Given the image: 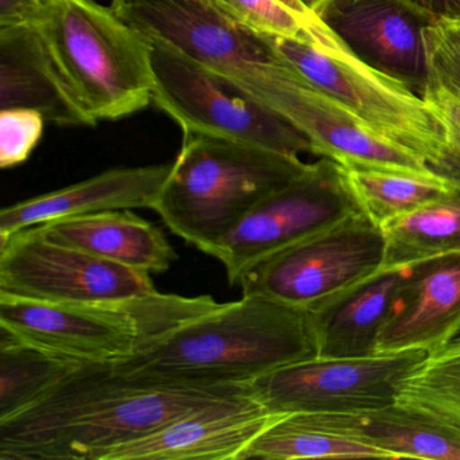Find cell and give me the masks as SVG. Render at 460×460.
Wrapping results in <instances>:
<instances>
[{"instance_id": "8fae6325", "label": "cell", "mask_w": 460, "mask_h": 460, "mask_svg": "<svg viewBox=\"0 0 460 460\" xmlns=\"http://www.w3.org/2000/svg\"><path fill=\"white\" fill-rule=\"evenodd\" d=\"M155 292L149 271L56 243L33 227L0 236L2 295L45 303H90Z\"/></svg>"}, {"instance_id": "603a6c76", "label": "cell", "mask_w": 460, "mask_h": 460, "mask_svg": "<svg viewBox=\"0 0 460 460\" xmlns=\"http://www.w3.org/2000/svg\"><path fill=\"white\" fill-rule=\"evenodd\" d=\"M79 365L0 330V420L31 405Z\"/></svg>"}, {"instance_id": "d6a6232c", "label": "cell", "mask_w": 460, "mask_h": 460, "mask_svg": "<svg viewBox=\"0 0 460 460\" xmlns=\"http://www.w3.org/2000/svg\"><path fill=\"white\" fill-rule=\"evenodd\" d=\"M312 13H316V10L324 4L325 0H301Z\"/></svg>"}, {"instance_id": "ba28073f", "label": "cell", "mask_w": 460, "mask_h": 460, "mask_svg": "<svg viewBox=\"0 0 460 460\" xmlns=\"http://www.w3.org/2000/svg\"><path fill=\"white\" fill-rule=\"evenodd\" d=\"M381 226L359 212L247 270L242 296L319 312L384 270Z\"/></svg>"}, {"instance_id": "9a60e30c", "label": "cell", "mask_w": 460, "mask_h": 460, "mask_svg": "<svg viewBox=\"0 0 460 460\" xmlns=\"http://www.w3.org/2000/svg\"><path fill=\"white\" fill-rule=\"evenodd\" d=\"M171 171L172 164L110 169L77 184L20 201L0 212V236L61 217L153 208Z\"/></svg>"}, {"instance_id": "ac0fdd59", "label": "cell", "mask_w": 460, "mask_h": 460, "mask_svg": "<svg viewBox=\"0 0 460 460\" xmlns=\"http://www.w3.org/2000/svg\"><path fill=\"white\" fill-rule=\"evenodd\" d=\"M409 266H387L373 279L314 314L317 357L355 358L376 354L393 293Z\"/></svg>"}, {"instance_id": "4dcf8cb0", "label": "cell", "mask_w": 460, "mask_h": 460, "mask_svg": "<svg viewBox=\"0 0 460 460\" xmlns=\"http://www.w3.org/2000/svg\"><path fill=\"white\" fill-rule=\"evenodd\" d=\"M279 4H284L288 9L292 10L295 14H297L298 17L305 20L306 22L314 23L317 22L319 17H317L314 13H312L305 4L301 2V0H279Z\"/></svg>"}, {"instance_id": "d6986e66", "label": "cell", "mask_w": 460, "mask_h": 460, "mask_svg": "<svg viewBox=\"0 0 460 460\" xmlns=\"http://www.w3.org/2000/svg\"><path fill=\"white\" fill-rule=\"evenodd\" d=\"M333 430L386 452L390 459L460 460V444L393 405L357 413H317Z\"/></svg>"}, {"instance_id": "f1b7e54d", "label": "cell", "mask_w": 460, "mask_h": 460, "mask_svg": "<svg viewBox=\"0 0 460 460\" xmlns=\"http://www.w3.org/2000/svg\"><path fill=\"white\" fill-rule=\"evenodd\" d=\"M45 4L47 0H0V28L33 25Z\"/></svg>"}, {"instance_id": "52a82bcc", "label": "cell", "mask_w": 460, "mask_h": 460, "mask_svg": "<svg viewBox=\"0 0 460 460\" xmlns=\"http://www.w3.org/2000/svg\"><path fill=\"white\" fill-rule=\"evenodd\" d=\"M150 42L152 103L182 133L231 139L296 157L312 153L309 139L289 120L174 48Z\"/></svg>"}, {"instance_id": "484cf974", "label": "cell", "mask_w": 460, "mask_h": 460, "mask_svg": "<svg viewBox=\"0 0 460 460\" xmlns=\"http://www.w3.org/2000/svg\"><path fill=\"white\" fill-rule=\"evenodd\" d=\"M44 115L31 109L0 111V168L21 165L31 157L44 136Z\"/></svg>"}, {"instance_id": "277c9868", "label": "cell", "mask_w": 460, "mask_h": 460, "mask_svg": "<svg viewBox=\"0 0 460 460\" xmlns=\"http://www.w3.org/2000/svg\"><path fill=\"white\" fill-rule=\"evenodd\" d=\"M75 95L98 125L152 103V42L96 0H47L33 23Z\"/></svg>"}, {"instance_id": "7a4b0ae2", "label": "cell", "mask_w": 460, "mask_h": 460, "mask_svg": "<svg viewBox=\"0 0 460 460\" xmlns=\"http://www.w3.org/2000/svg\"><path fill=\"white\" fill-rule=\"evenodd\" d=\"M317 351L314 314L258 296L219 304L138 354L109 362L128 376L206 385H249Z\"/></svg>"}, {"instance_id": "e0dca14e", "label": "cell", "mask_w": 460, "mask_h": 460, "mask_svg": "<svg viewBox=\"0 0 460 460\" xmlns=\"http://www.w3.org/2000/svg\"><path fill=\"white\" fill-rule=\"evenodd\" d=\"M33 228L56 243L150 274L164 273L177 260L165 234L130 209L61 217Z\"/></svg>"}, {"instance_id": "f546056e", "label": "cell", "mask_w": 460, "mask_h": 460, "mask_svg": "<svg viewBox=\"0 0 460 460\" xmlns=\"http://www.w3.org/2000/svg\"><path fill=\"white\" fill-rule=\"evenodd\" d=\"M438 23H460V0H411Z\"/></svg>"}, {"instance_id": "7402d4cb", "label": "cell", "mask_w": 460, "mask_h": 460, "mask_svg": "<svg viewBox=\"0 0 460 460\" xmlns=\"http://www.w3.org/2000/svg\"><path fill=\"white\" fill-rule=\"evenodd\" d=\"M387 266H411L460 250V192L381 226Z\"/></svg>"}, {"instance_id": "6da1fadb", "label": "cell", "mask_w": 460, "mask_h": 460, "mask_svg": "<svg viewBox=\"0 0 460 460\" xmlns=\"http://www.w3.org/2000/svg\"><path fill=\"white\" fill-rule=\"evenodd\" d=\"M249 385H206L128 376L111 363H82L41 397L0 420V460H102Z\"/></svg>"}, {"instance_id": "9c48e42d", "label": "cell", "mask_w": 460, "mask_h": 460, "mask_svg": "<svg viewBox=\"0 0 460 460\" xmlns=\"http://www.w3.org/2000/svg\"><path fill=\"white\" fill-rule=\"evenodd\" d=\"M430 357L425 349L322 358L282 366L250 382L270 413H357L397 403L406 379Z\"/></svg>"}, {"instance_id": "5bb4252c", "label": "cell", "mask_w": 460, "mask_h": 460, "mask_svg": "<svg viewBox=\"0 0 460 460\" xmlns=\"http://www.w3.org/2000/svg\"><path fill=\"white\" fill-rule=\"evenodd\" d=\"M460 328V250L411 265L395 288L376 352L425 349L436 354Z\"/></svg>"}, {"instance_id": "ffe728a7", "label": "cell", "mask_w": 460, "mask_h": 460, "mask_svg": "<svg viewBox=\"0 0 460 460\" xmlns=\"http://www.w3.org/2000/svg\"><path fill=\"white\" fill-rule=\"evenodd\" d=\"M390 459L386 452L328 427L317 413L274 417L239 460Z\"/></svg>"}, {"instance_id": "4316f807", "label": "cell", "mask_w": 460, "mask_h": 460, "mask_svg": "<svg viewBox=\"0 0 460 460\" xmlns=\"http://www.w3.org/2000/svg\"><path fill=\"white\" fill-rule=\"evenodd\" d=\"M429 76L460 99V23H436L425 31Z\"/></svg>"}, {"instance_id": "1f68e13d", "label": "cell", "mask_w": 460, "mask_h": 460, "mask_svg": "<svg viewBox=\"0 0 460 460\" xmlns=\"http://www.w3.org/2000/svg\"><path fill=\"white\" fill-rule=\"evenodd\" d=\"M457 349H460V328L444 341V343L441 344L440 349H438L436 354H441V352L447 351H457Z\"/></svg>"}, {"instance_id": "8992f818", "label": "cell", "mask_w": 460, "mask_h": 460, "mask_svg": "<svg viewBox=\"0 0 460 460\" xmlns=\"http://www.w3.org/2000/svg\"><path fill=\"white\" fill-rule=\"evenodd\" d=\"M279 56L376 136L448 177V134L435 107L402 83L355 58L323 23L314 41L268 34Z\"/></svg>"}, {"instance_id": "2e32d148", "label": "cell", "mask_w": 460, "mask_h": 460, "mask_svg": "<svg viewBox=\"0 0 460 460\" xmlns=\"http://www.w3.org/2000/svg\"><path fill=\"white\" fill-rule=\"evenodd\" d=\"M31 109L58 126H95L34 26L0 28V110Z\"/></svg>"}, {"instance_id": "cb8c5ba5", "label": "cell", "mask_w": 460, "mask_h": 460, "mask_svg": "<svg viewBox=\"0 0 460 460\" xmlns=\"http://www.w3.org/2000/svg\"><path fill=\"white\" fill-rule=\"evenodd\" d=\"M395 405L460 444V349L430 355Z\"/></svg>"}, {"instance_id": "7c38bea8", "label": "cell", "mask_w": 460, "mask_h": 460, "mask_svg": "<svg viewBox=\"0 0 460 460\" xmlns=\"http://www.w3.org/2000/svg\"><path fill=\"white\" fill-rule=\"evenodd\" d=\"M314 14L355 58L424 99L425 31L438 22L411 0H325Z\"/></svg>"}, {"instance_id": "44dd1931", "label": "cell", "mask_w": 460, "mask_h": 460, "mask_svg": "<svg viewBox=\"0 0 460 460\" xmlns=\"http://www.w3.org/2000/svg\"><path fill=\"white\" fill-rule=\"evenodd\" d=\"M344 172L360 211L378 226L460 192L451 179L438 173Z\"/></svg>"}, {"instance_id": "3957f363", "label": "cell", "mask_w": 460, "mask_h": 460, "mask_svg": "<svg viewBox=\"0 0 460 460\" xmlns=\"http://www.w3.org/2000/svg\"><path fill=\"white\" fill-rule=\"evenodd\" d=\"M308 164L255 145L182 133V145L153 211L187 243L212 255L263 199Z\"/></svg>"}, {"instance_id": "83f0119b", "label": "cell", "mask_w": 460, "mask_h": 460, "mask_svg": "<svg viewBox=\"0 0 460 460\" xmlns=\"http://www.w3.org/2000/svg\"><path fill=\"white\" fill-rule=\"evenodd\" d=\"M424 99L435 107L446 123L451 161L449 179L460 190V99L449 93L430 76Z\"/></svg>"}, {"instance_id": "d4e9b609", "label": "cell", "mask_w": 460, "mask_h": 460, "mask_svg": "<svg viewBox=\"0 0 460 460\" xmlns=\"http://www.w3.org/2000/svg\"><path fill=\"white\" fill-rule=\"evenodd\" d=\"M231 20L261 33L314 41L322 21L311 23L298 17L279 0H207Z\"/></svg>"}, {"instance_id": "30bf717a", "label": "cell", "mask_w": 460, "mask_h": 460, "mask_svg": "<svg viewBox=\"0 0 460 460\" xmlns=\"http://www.w3.org/2000/svg\"><path fill=\"white\" fill-rule=\"evenodd\" d=\"M359 212L344 168L322 157L260 201L222 239L211 257L225 266L230 285H238L241 277L258 263Z\"/></svg>"}, {"instance_id": "5b68a950", "label": "cell", "mask_w": 460, "mask_h": 460, "mask_svg": "<svg viewBox=\"0 0 460 460\" xmlns=\"http://www.w3.org/2000/svg\"><path fill=\"white\" fill-rule=\"evenodd\" d=\"M217 305L211 296L161 292L90 303H45L0 293V330L76 362H115Z\"/></svg>"}, {"instance_id": "4fadbf2b", "label": "cell", "mask_w": 460, "mask_h": 460, "mask_svg": "<svg viewBox=\"0 0 460 460\" xmlns=\"http://www.w3.org/2000/svg\"><path fill=\"white\" fill-rule=\"evenodd\" d=\"M276 416L252 393L233 395L115 447L102 460H239Z\"/></svg>"}]
</instances>
